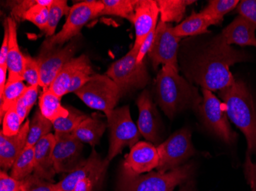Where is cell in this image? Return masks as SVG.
<instances>
[{"label": "cell", "mask_w": 256, "mask_h": 191, "mask_svg": "<svg viewBox=\"0 0 256 191\" xmlns=\"http://www.w3.org/2000/svg\"><path fill=\"white\" fill-rule=\"evenodd\" d=\"M248 59L246 53L228 45L220 34L190 56L184 64V70L191 83H196L202 89L217 91L235 83L230 67Z\"/></svg>", "instance_id": "cell-1"}, {"label": "cell", "mask_w": 256, "mask_h": 191, "mask_svg": "<svg viewBox=\"0 0 256 191\" xmlns=\"http://www.w3.org/2000/svg\"><path fill=\"white\" fill-rule=\"evenodd\" d=\"M156 103L169 119L188 109L198 111L202 102L199 90L170 66H162L155 83Z\"/></svg>", "instance_id": "cell-2"}, {"label": "cell", "mask_w": 256, "mask_h": 191, "mask_svg": "<svg viewBox=\"0 0 256 191\" xmlns=\"http://www.w3.org/2000/svg\"><path fill=\"white\" fill-rule=\"evenodd\" d=\"M220 97L225 103L228 118L246 139L247 154L256 155V109L246 83L236 80L232 85L220 90Z\"/></svg>", "instance_id": "cell-3"}, {"label": "cell", "mask_w": 256, "mask_h": 191, "mask_svg": "<svg viewBox=\"0 0 256 191\" xmlns=\"http://www.w3.org/2000/svg\"><path fill=\"white\" fill-rule=\"evenodd\" d=\"M103 8L102 1H84L74 4L61 31L43 41L40 54L63 47L76 38L89 21L100 15Z\"/></svg>", "instance_id": "cell-4"}, {"label": "cell", "mask_w": 256, "mask_h": 191, "mask_svg": "<svg viewBox=\"0 0 256 191\" xmlns=\"http://www.w3.org/2000/svg\"><path fill=\"white\" fill-rule=\"evenodd\" d=\"M138 51L133 48L109 67L106 75L118 87L122 97L132 91L143 89L150 81L146 60L136 63Z\"/></svg>", "instance_id": "cell-5"}, {"label": "cell", "mask_w": 256, "mask_h": 191, "mask_svg": "<svg viewBox=\"0 0 256 191\" xmlns=\"http://www.w3.org/2000/svg\"><path fill=\"white\" fill-rule=\"evenodd\" d=\"M194 173L192 164L181 165L166 173L149 172L120 184V191H174L189 182Z\"/></svg>", "instance_id": "cell-6"}, {"label": "cell", "mask_w": 256, "mask_h": 191, "mask_svg": "<svg viewBox=\"0 0 256 191\" xmlns=\"http://www.w3.org/2000/svg\"><path fill=\"white\" fill-rule=\"evenodd\" d=\"M74 93L89 108L103 111L106 116L114 110L122 98L117 84L106 74H94Z\"/></svg>", "instance_id": "cell-7"}, {"label": "cell", "mask_w": 256, "mask_h": 191, "mask_svg": "<svg viewBox=\"0 0 256 191\" xmlns=\"http://www.w3.org/2000/svg\"><path fill=\"white\" fill-rule=\"evenodd\" d=\"M110 129V146L106 159L109 162L122 153L124 148L132 149L138 143L140 133L132 121L129 106L115 108L107 116Z\"/></svg>", "instance_id": "cell-8"}, {"label": "cell", "mask_w": 256, "mask_h": 191, "mask_svg": "<svg viewBox=\"0 0 256 191\" xmlns=\"http://www.w3.org/2000/svg\"><path fill=\"white\" fill-rule=\"evenodd\" d=\"M156 149L160 158L156 170L160 173H166L184 165V162L196 153L190 130L186 128L174 133Z\"/></svg>", "instance_id": "cell-9"}, {"label": "cell", "mask_w": 256, "mask_h": 191, "mask_svg": "<svg viewBox=\"0 0 256 191\" xmlns=\"http://www.w3.org/2000/svg\"><path fill=\"white\" fill-rule=\"evenodd\" d=\"M202 102L198 111L210 130L226 144L236 140V133L232 130L228 121L226 107L210 90L202 89Z\"/></svg>", "instance_id": "cell-10"}, {"label": "cell", "mask_w": 256, "mask_h": 191, "mask_svg": "<svg viewBox=\"0 0 256 191\" xmlns=\"http://www.w3.org/2000/svg\"><path fill=\"white\" fill-rule=\"evenodd\" d=\"M172 26L170 23L160 20L156 25L154 41L150 51L148 53L154 69L160 64L170 66L179 71L178 53L181 38L176 36L172 31Z\"/></svg>", "instance_id": "cell-11"}, {"label": "cell", "mask_w": 256, "mask_h": 191, "mask_svg": "<svg viewBox=\"0 0 256 191\" xmlns=\"http://www.w3.org/2000/svg\"><path fill=\"white\" fill-rule=\"evenodd\" d=\"M158 149L150 142H138L126 155L120 174V183L150 172L159 165Z\"/></svg>", "instance_id": "cell-12"}, {"label": "cell", "mask_w": 256, "mask_h": 191, "mask_svg": "<svg viewBox=\"0 0 256 191\" xmlns=\"http://www.w3.org/2000/svg\"><path fill=\"white\" fill-rule=\"evenodd\" d=\"M56 146L53 152L56 174L71 173L86 162L82 156L83 142L72 134L56 133Z\"/></svg>", "instance_id": "cell-13"}, {"label": "cell", "mask_w": 256, "mask_h": 191, "mask_svg": "<svg viewBox=\"0 0 256 191\" xmlns=\"http://www.w3.org/2000/svg\"><path fill=\"white\" fill-rule=\"evenodd\" d=\"M78 38L76 37L66 45L38 54L36 57L40 68V87L43 90H48L57 77L60 70L67 63L74 58L78 47Z\"/></svg>", "instance_id": "cell-14"}, {"label": "cell", "mask_w": 256, "mask_h": 191, "mask_svg": "<svg viewBox=\"0 0 256 191\" xmlns=\"http://www.w3.org/2000/svg\"><path fill=\"white\" fill-rule=\"evenodd\" d=\"M139 110L138 127L140 133L146 140L158 144L160 141V121L156 106L151 100L150 94L145 90L136 100Z\"/></svg>", "instance_id": "cell-15"}, {"label": "cell", "mask_w": 256, "mask_h": 191, "mask_svg": "<svg viewBox=\"0 0 256 191\" xmlns=\"http://www.w3.org/2000/svg\"><path fill=\"white\" fill-rule=\"evenodd\" d=\"M159 15L156 1L139 0L132 21L135 28V41L132 47L134 51H139L148 34L156 29Z\"/></svg>", "instance_id": "cell-16"}, {"label": "cell", "mask_w": 256, "mask_h": 191, "mask_svg": "<svg viewBox=\"0 0 256 191\" xmlns=\"http://www.w3.org/2000/svg\"><path fill=\"white\" fill-rule=\"evenodd\" d=\"M56 142L54 134L50 133L40 139L34 146V175L52 183L56 175L53 157Z\"/></svg>", "instance_id": "cell-17"}, {"label": "cell", "mask_w": 256, "mask_h": 191, "mask_svg": "<svg viewBox=\"0 0 256 191\" xmlns=\"http://www.w3.org/2000/svg\"><path fill=\"white\" fill-rule=\"evenodd\" d=\"M30 124V119H27L16 136H6L0 133V165L5 172L12 169L18 155L25 149Z\"/></svg>", "instance_id": "cell-18"}, {"label": "cell", "mask_w": 256, "mask_h": 191, "mask_svg": "<svg viewBox=\"0 0 256 191\" xmlns=\"http://www.w3.org/2000/svg\"><path fill=\"white\" fill-rule=\"evenodd\" d=\"M110 162L102 159L94 149L82 166L69 173L63 180L56 184L58 191H72L76 184L83 178L92 176L100 171L107 170Z\"/></svg>", "instance_id": "cell-19"}, {"label": "cell", "mask_w": 256, "mask_h": 191, "mask_svg": "<svg viewBox=\"0 0 256 191\" xmlns=\"http://www.w3.org/2000/svg\"><path fill=\"white\" fill-rule=\"evenodd\" d=\"M8 28V51L7 57L8 78L7 81L15 82L23 80V67L26 56L21 52L17 38L16 21L12 17L6 20Z\"/></svg>", "instance_id": "cell-20"}, {"label": "cell", "mask_w": 256, "mask_h": 191, "mask_svg": "<svg viewBox=\"0 0 256 191\" xmlns=\"http://www.w3.org/2000/svg\"><path fill=\"white\" fill-rule=\"evenodd\" d=\"M256 24L238 15L222 30L221 34L228 45L238 44L242 47L253 46L256 47Z\"/></svg>", "instance_id": "cell-21"}, {"label": "cell", "mask_w": 256, "mask_h": 191, "mask_svg": "<svg viewBox=\"0 0 256 191\" xmlns=\"http://www.w3.org/2000/svg\"><path fill=\"white\" fill-rule=\"evenodd\" d=\"M90 62L88 57L86 54L72 59L60 70L48 89L62 98L64 95L68 93L69 87L76 73Z\"/></svg>", "instance_id": "cell-22"}, {"label": "cell", "mask_w": 256, "mask_h": 191, "mask_svg": "<svg viewBox=\"0 0 256 191\" xmlns=\"http://www.w3.org/2000/svg\"><path fill=\"white\" fill-rule=\"evenodd\" d=\"M106 129V123L97 114H93L88 116L73 132L72 135L83 143H88L94 147L99 144Z\"/></svg>", "instance_id": "cell-23"}, {"label": "cell", "mask_w": 256, "mask_h": 191, "mask_svg": "<svg viewBox=\"0 0 256 191\" xmlns=\"http://www.w3.org/2000/svg\"><path fill=\"white\" fill-rule=\"evenodd\" d=\"M38 105L42 114L52 123L60 118L68 116V110L62 105L61 98L50 89L43 90L40 97Z\"/></svg>", "instance_id": "cell-24"}, {"label": "cell", "mask_w": 256, "mask_h": 191, "mask_svg": "<svg viewBox=\"0 0 256 191\" xmlns=\"http://www.w3.org/2000/svg\"><path fill=\"white\" fill-rule=\"evenodd\" d=\"M160 21L165 23L180 22L186 13L188 5L194 3V0H158Z\"/></svg>", "instance_id": "cell-25"}, {"label": "cell", "mask_w": 256, "mask_h": 191, "mask_svg": "<svg viewBox=\"0 0 256 191\" xmlns=\"http://www.w3.org/2000/svg\"><path fill=\"white\" fill-rule=\"evenodd\" d=\"M210 26V23L200 12H192L180 24L174 27L172 31L176 36L182 38L185 36H194L210 33V31L208 30Z\"/></svg>", "instance_id": "cell-26"}, {"label": "cell", "mask_w": 256, "mask_h": 191, "mask_svg": "<svg viewBox=\"0 0 256 191\" xmlns=\"http://www.w3.org/2000/svg\"><path fill=\"white\" fill-rule=\"evenodd\" d=\"M238 0H211L200 13L210 25H218L224 21L226 14L238 6Z\"/></svg>", "instance_id": "cell-27"}, {"label": "cell", "mask_w": 256, "mask_h": 191, "mask_svg": "<svg viewBox=\"0 0 256 191\" xmlns=\"http://www.w3.org/2000/svg\"><path fill=\"white\" fill-rule=\"evenodd\" d=\"M100 15H114L133 21L135 9L139 0H103Z\"/></svg>", "instance_id": "cell-28"}, {"label": "cell", "mask_w": 256, "mask_h": 191, "mask_svg": "<svg viewBox=\"0 0 256 191\" xmlns=\"http://www.w3.org/2000/svg\"><path fill=\"white\" fill-rule=\"evenodd\" d=\"M52 128V123L46 119L38 109L30 121L26 148L34 147L40 139L51 133Z\"/></svg>", "instance_id": "cell-29"}, {"label": "cell", "mask_w": 256, "mask_h": 191, "mask_svg": "<svg viewBox=\"0 0 256 191\" xmlns=\"http://www.w3.org/2000/svg\"><path fill=\"white\" fill-rule=\"evenodd\" d=\"M34 169V147L25 148L12 167L10 176L22 182L31 175Z\"/></svg>", "instance_id": "cell-30"}, {"label": "cell", "mask_w": 256, "mask_h": 191, "mask_svg": "<svg viewBox=\"0 0 256 191\" xmlns=\"http://www.w3.org/2000/svg\"><path fill=\"white\" fill-rule=\"evenodd\" d=\"M27 87L23 80L21 81L8 82L5 87L4 93L0 96V115L1 120L11 106L16 105L18 99L26 90Z\"/></svg>", "instance_id": "cell-31"}, {"label": "cell", "mask_w": 256, "mask_h": 191, "mask_svg": "<svg viewBox=\"0 0 256 191\" xmlns=\"http://www.w3.org/2000/svg\"><path fill=\"white\" fill-rule=\"evenodd\" d=\"M67 108L69 111L68 116L56 119V121L52 123L56 133L72 134L78 126L88 116L72 106H68Z\"/></svg>", "instance_id": "cell-32"}, {"label": "cell", "mask_w": 256, "mask_h": 191, "mask_svg": "<svg viewBox=\"0 0 256 191\" xmlns=\"http://www.w3.org/2000/svg\"><path fill=\"white\" fill-rule=\"evenodd\" d=\"M52 2L53 0H37L36 3L26 11L24 20L33 23L44 31L48 24L50 7Z\"/></svg>", "instance_id": "cell-33"}, {"label": "cell", "mask_w": 256, "mask_h": 191, "mask_svg": "<svg viewBox=\"0 0 256 191\" xmlns=\"http://www.w3.org/2000/svg\"><path fill=\"white\" fill-rule=\"evenodd\" d=\"M72 7L68 6L66 0H53V2L50 7L48 24L46 25L44 32L50 37L54 35L58 24L63 15H68Z\"/></svg>", "instance_id": "cell-34"}, {"label": "cell", "mask_w": 256, "mask_h": 191, "mask_svg": "<svg viewBox=\"0 0 256 191\" xmlns=\"http://www.w3.org/2000/svg\"><path fill=\"white\" fill-rule=\"evenodd\" d=\"M40 86H28L16 103V109L22 122L24 123L32 108L36 102Z\"/></svg>", "instance_id": "cell-35"}, {"label": "cell", "mask_w": 256, "mask_h": 191, "mask_svg": "<svg viewBox=\"0 0 256 191\" xmlns=\"http://www.w3.org/2000/svg\"><path fill=\"white\" fill-rule=\"evenodd\" d=\"M2 129L1 133L6 136H14L20 133L23 123L16 109V105L11 106L2 120Z\"/></svg>", "instance_id": "cell-36"}, {"label": "cell", "mask_w": 256, "mask_h": 191, "mask_svg": "<svg viewBox=\"0 0 256 191\" xmlns=\"http://www.w3.org/2000/svg\"><path fill=\"white\" fill-rule=\"evenodd\" d=\"M23 80L28 83V86L40 87V68L36 58L26 56L23 67Z\"/></svg>", "instance_id": "cell-37"}, {"label": "cell", "mask_w": 256, "mask_h": 191, "mask_svg": "<svg viewBox=\"0 0 256 191\" xmlns=\"http://www.w3.org/2000/svg\"><path fill=\"white\" fill-rule=\"evenodd\" d=\"M22 182L24 191H58L56 184L43 180L34 175H30Z\"/></svg>", "instance_id": "cell-38"}, {"label": "cell", "mask_w": 256, "mask_h": 191, "mask_svg": "<svg viewBox=\"0 0 256 191\" xmlns=\"http://www.w3.org/2000/svg\"><path fill=\"white\" fill-rule=\"evenodd\" d=\"M94 72L92 70V64L90 62L86 64V66L80 68V70L76 73L74 77H73L70 87L68 89L69 93H74V92L82 88L84 84L88 83L92 78V76L94 75Z\"/></svg>", "instance_id": "cell-39"}, {"label": "cell", "mask_w": 256, "mask_h": 191, "mask_svg": "<svg viewBox=\"0 0 256 191\" xmlns=\"http://www.w3.org/2000/svg\"><path fill=\"white\" fill-rule=\"evenodd\" d=\"M107 170L100 171L92 176L87 177L79 181L72 191H94L100 186Z\"/></svg>", "instance_id": "cell-40"}, {"label": "cell", "mask_w": 256, "mask_h": 191, "mask_svg": "<svg viewBox=\"0 0 256 191\" xmlns=\"http://www.w3.org/2000/svg\"><path fill=\"white\" fill-rule=\"evenodd\" d=\"M11 17L16 21H24L26 11L36 3L37 0H23L11 2Z\"/></svg>", "instance_id": "cell-41"}, {"label": "cell", "mask_w": 256, "mask_h": 191, "mask_svg": "<svg viewBox=\"0 0 256 191\" xmlns=\"http://www.w3.org/2000/svg\"><path fill=\"white\" fill-rule=\"evenodd\" d=\"M240 15L250 20L256 25V0H243L237 6Z\"/></svg>", "instance_id": "cell-42"}, {"label": "cell", "mask_w": 256, "mask_h": 191, "mask_svg": "<svg viewBox=\"0 0 256 191\" xmlns=\"http://www.w3.org/2000/svg\"><path fill=\"white\" fill-rule=\"evenodd\" d=\"M22 188V182L7 175L5 171L0 174V191H20Z\"/></svg>", "instance_id": "cell-43"}, {"label": "cell", "mask_w": 256, "mask_h": 191, "mask_svg": "<svg viewBox=\"0 0 256 191\" xmlns=\"http://www.w3.org/2000/svg\"><path fill=\"white\" fill-rule=\"evenodd\" d=\"M244 173L252 191H256V164L253 163L251 156L247 154L244 163Z\"/></svg>", "instance_id": "cell-44"}, {"label": "cell", "mask_w": 256, "mask_h": 191, "mask_svg": "<svg viewBox=\"0 0 256 191\" xmlns=\"http://www.w3.org/2000/svg\"><path fill=\"white\" fill-rule=\"evenodd\" d=\"M155 32H156V29L151 31L140 47L138 57H136V63H138V64L144 61L145 56L148 54L149 51H150L151 47L153 46L154 41Z\"/></svg>", "instance_id": "cell-45"}, {"label": "cell", "mask_w": 256, "mask_h": 191, "mask_svg": "<svg viewBox=\"0 0 256 191\" xmlns=\"http://www.w3.org/2000/svg\"><path fill=\"white\" fill-rule=\"evenodd\" d=\"M8 51V28L6 22L4 28V37L0 50V67H7V57Z\"/></svg>", "instance_id": "cell-46"}, {"label": "cell", "mask_w": 256, "mask_h": 191, "mask_svg": "<svg viewBox=\"0 0 256 191\" xmlns=\"http://www.w3.org/2000/svg\"><path fill=\"white\" fill-rule=\"evenodd\" d=\"M7 70H8V67H0V96L4 93L6 85Z\"/></svg>", "instance_id": "cell-47"}, {"label": "cell", "mask_w": 256, "mask_h": 191, "mask_svg": "<svg viewBox=\"0 0 256 191\" xmlns=\"http://www.w3.org/2000/svg\"><path fill=\"white\" fill-rule=\"evenodd\" d=\"M180 191H194V187L190 182H186V185L182 188Z\"/></svg>", "instance_id": "cell-48"}, {"label": "cell", "mask_w": 256, "mask_h": 191, "mask_svg": "<svg viewBox=\"0 0 256 191\" xmlns=\"http://www.w3.org/2000/svg\"><path fill=\"white\" fill-rule=\"evenodd\" d=\"M24 191V190H23V188H22L21 191Z\"/></svg>", "instance_id": "cell-49"}]
</instances>
